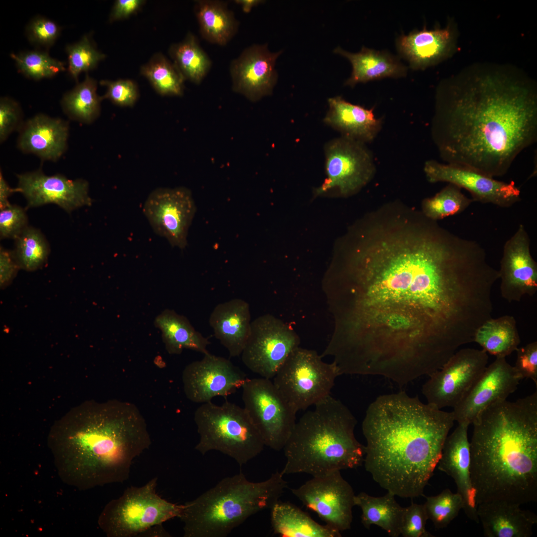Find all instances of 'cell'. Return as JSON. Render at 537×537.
Returning a JSON list of instances; mask_svg holds the SVG:
<instances>
[{"mask_svg":"<svg viewBox=\"0 0 537 537\" xmlns=\"http://www.w3.org/2000/svg\"><path fill=\"white\" fill-rule=\"evenodd\" d=\"M357 421L349 409L331 395L296 423L283 450V475L313 477L357 468L363 463L365 446L355 435Z\"/></svg>","mask_w":537,"mask_h":537,"instance_id":"6","label":"cell"},{"mask_svg":"<svg viewBox=\"0 0 537 537\" xmlns=\"http://www.w3.org/2000/svg\"><path fill=\"white\" fill-rule=\"evenodd\" d=\"M23 114L19 103L12 98L4 96L0 99V142H4L14 131H18L23 125Z\"/></svg>","mask_w":537,"mask_h":537,"instance_id":"46","label":"cell"},{"mask_svg":"<svg viewBox=\"0 0 537 537\" xmlns=\"http://www.w3.org/2000/svg\"><path fill=\"white\" fill-rule=\"evenodd\" d=\"M261 0H236L235 3L240 5L243 11L245 13L249 12L252 8L263 2Z\"/></svg>","mask_w":537,"mask_h":537,"instance_id":"52","label":"cell"},{"mask_svg":"<svg viewBox=\"0 0 537 537\" xmlns=\"http://www.w3.org/2000/svg\"><path fill=\"white\" fill-rule=\"evenodd\" d=\"M69 131L68 121L39 113L24 122L16 146L23 153L56 162L67 150Z\"/></svg>","mask_w":537,"mask_h":537,"instance_id":"24","label":"cell"},{"mask_svg":"<svg viewBox=\"0 0 537 537\" xmlns=\"http://www.w3.org/2000/svg\"><path fill=\"white\" fill-rule=\"evenodd\" d=\"M312 350H294L273 377V383L297 412L315 405L330 395L340 375L336 365L323 361Z\"/></svg>","mask_w":537,"mask_h":537,"instance_id":"10","label":"cell"},{"mask_svg":"<svg viewBox=\"0 0 537 537\" xmlns=\"http://www.w3.org/2000/svg\"><path fill=\"white\" fill-rule=\"evenodd\" d=\"M68 56V71L76 82L82 72L94 69L105 55L93 46L88 35H84L79 41L66 45Z\"/></svg>","mask_w":537,"mask_h":537,"instance_id":"42","label":"cell"},{"mask_svg":"<svg viewBox=\"0 0 537 537\" xmlns=\"http://www.w3.org/2000/svg\"><path fill=\"white\" fill-rule=\"evenodd\" d=\"M155 326L161 331L167 352L179 355L184 349L206 354L210 344L208 339L195 330L184 316L172 310H165L155 320Z\"/></svg>","mask_w":537,"mask_h":537,"instance_id":"31","label":"cell"},{"mask_svg":"<svg viewBox=\"0 0 537 537\" xmlns=\"http://www.w3.org/2000/svg\"><path fill=\"white\" fill-rule=\"evenodd\" d=\"M327 177L314 191L316 196L335 191L347 196L365 185L375 172L371 154L364 143L344 136L325 146Z\"/></svg>","mask_w":537,"mask_h":537,"instance_id":"13","label":"cell"},{"mask_svg":"<svg viewBox=\"0 0 537 537\" xmlns=\"http://www.w3.org/2000/svg\"><path fill=\"white\" fill-rule=\"evenodd\" d=\"M520 504L493 501L477 505V513L486 537H530L537 516L523 510Z\"/></svg>","mask_w":537,"mask_h":537,"instance_id":"25","label":"cell"},{"mask_svg":"<svg viewBox=\"0 0 537 537\" xmlns=\"http://www.w3.org/2000/svg\"><path fill=\"white\" fill-rule=\"evenodd\" d=\"M196 211L192 193L184 187L157 188L150 193L143 207L154 232L180 249L187 245L188 229Z\"/></svg>","mask_w":537,"mask_h":537,"instance_id":"16","label":"cell"},{"mask_svg":"<svg viewBox=\"0 0 537 537\" xmlns=\"http://www.w3.org/2000/svg\"><path fill=\"white\" fill-rule=\"evenodd\" d=\"M281 52H270L266 44L244 50L230 64L233 90L254 102L271 94L277 79L275 64Z\"/></svg>","mask_w":537,"mask_h":537,"instance_id":"22","label":"cell"},{"mask_svg":"<svg viewBox=\"0 0 537 537\" xmlns=\"http://www.w3.org/2000/svg\"><path fill=\"white\" fill-rule=\"evenodd\" d=\"M470 474L477 505L537 500V392L497 402L472 423Z\"/></svg>","mask_w":537,"mask_h":537,"instance_id":"5","label":"cell"},{"mask_svg":"<svg viewBox=\"0 0 537 537\" xmlns=\"http://www.w3.org/2000/svg\"><path fill=\"white\" fill-rule=\"evenodd\" d=\"M141 72L159 94L175 96L183 94L184 79L176 65L162 54H155L142 67Z\"/></svg>","mask_w":537,"mask_h":537,"instance_id":"37","label":"cell"},{"mask_svg":"<svg viewBox=\"0 0 537 537\" xmlns=\"http://www.w3.org/2000/svg\"><path fill=\"white\" fill-rule=\"evenodd\" d=\"M454 421L452 411L404 391L379 396L362 423L365 470L395 496L424 495Z\"/></svg>","mask_w":537,"mask_h":537,"instance_id":"3","label":"cell"},{"mask_svg":"<svg viewBox=\"0 0 537 537\" xmlns=\"http://www.w3.org/2000/svg\"><path fill=\"white\" fill-rule=\"evenodd\" d=\"M521 379V375L506 358H496L453 408L455 421L472 424L488 407L507 400L516 391Z\"/></svg>","mask_w":537,"mask_h":537,"instance_id":"19","label":"cell"},{"mask_svg":"<svg viewBox=\"0 0 537 537\" xmlns=\"http://www.w3.org/2000/svg\"><path fill=\"white\" fill-rule=\"evenodd\" d=\"M469 424L458 423V426L448 435L444 444L438 468L450 476L454 480L457 492L462 497V510L466 516L477 523L479 520L477 513L476 492L470 474V443L468 439Z\"/></svg>","mask_w":537,"mask_h":537,"instance_id":"23","label":"cell"},{"mask_svg":"<svg viewBox=\"0 0 537 537\" xmlns=\"http://www.w3.org/2000/svg\"><path fill=\"white\" fill-rule=\"evenodd\" d=\"M395 495L387 492L381 497H374L365 492L355 495V506L361 510V522L367 529L376 525L391 537L400 535V527L405 507L396 501Z\"/></svg>","mask_w":537,"mask_h":537,"instance_id":"32","label":"cell"},{"mask_svg":"<svg viewBox=\"0 0 537 537\" xmlns=\"http://www.w3.org/2000/svg\"><path fill=\"white\" fill-rule=\"evenodd\" d=\"M473 202L462 192L460 187L448 183L435 196L423 200L422 212L428 218L438 221L461 213Z\"/></svg>","mask_w":537,"mask_h":537,"instance_id":"39","label":"cell"},{"mask_svg":"<svg viewBox=\"0 0 537 537\" xmlns=\"http://www.w3.org/2000/svg\"><path fill=\"white\" fill-rule=\"evenodd\" d=\"M432 135L448 163L505 175L537 139V95L524 81L485 77L442 85Z\"/></svg>","mask_w":537,"mask_h":537,"instance_id":"2","label":"cell"},{"mask_svg":"<svg viewBox=\"0 0 537 537\" xmlns=\"http://www.w3.org/2000/svg\"><path fill=\"white\" fill-rule=\"evenodd\" d=\"M270 522L275 535L283 537H341V533L320 525L307 513L289 502L277 501L270 508Z\"/></svg>","mask_w":537,"mask_h":537,"instance_id":"30","label":"cell"},{"mask_svg":"<svg viewBox=\"0 0 537 537\" xmlns=\"http://www.w3.org/2000/svg\"><path fill=\"white\" fill-rule=\"evenodd\" d=\"M424 171L429 182H447L464 188L474 201L508 208L521 199L520 189L514 181L498 180L469 167L430 160L426 162Z\"/></svg>","mask_w":537,"mask_h":537,"instance_id":"17","label":"cell"},{"mask_svg":"<svg viewBox=\"0 0 537 537\" xmlns=\"http://www.w3.org/2000/svg\"><path fill=\"white\" fill-rule=\"evenodd\" d=\"M13 252L20 268L34 271L46 262L49 253L48 244L39 230L27 226L15 239Z\"/></svg>","mask_w":537,"mask_h":537,"instance_id":"38","label":"cell"},{"mask_svg":"<svg viewBox=\"0 0 537 537\" xmlns=\"http://www.w3.org/2000/svg\"><path fill=\"white\" fill-rule=\"evenodd\" d=\"M241 388L244 408L265 446L283 449L296 423L297 412L269 379L248 378Z\"/></svg>","mask_w":537,"mask_h":537,"instance_id":"11","label":"cell"},{"mask_svg":"<svg viewBox=\"0 0 537 537\" xmlns=\"http://www.w3.org/2000/svg\"><path fill=\"white\" fill-rule=\"evenodd\" d=\"M291 492L326 525L341 533L351 528L355 494L340 470L313 477Z\"/></svg>","mask_w":537,"mask_h":537,"instance_id":"15","label":"cell"},{"mask_svg":"<svg viewBox=\"0 0 537 537\" xmlns=\"http://www.w3.org/2000/svg\"><path fill=\"white\" fill-rule=\"evenodd\" d=\"M15 192V188H11L4 179L0 172V208H5L10 205L8 200V197Z\"/></svg>","mask_w":537,"mask_h":537,"instance_id":"51","label":"cell"},{"mask_svg":"<svg viewBox=\"0 0 537 537\" xmlns=\"http://www.w3.org/2000/svg\"><path fill=\"white\" fill-rule=\"evenodd\" d=\"M249 304L235 298L217 305L209 318L214 335L227 350L229 356H241L251 330Z\"/></svg>","mask_w":537,"mask_h":537,"instance_id":"26","label":"cell"},{"mask_svg":"<svg viewBox=\"0 0 537 537\" xmlns=\"http://www.w3.org/2000/svg\"><path fill=\"white\" fill-rule=\"evenodd\" d=\"M195 12L201 35L210 43L225 45L237 30V21L223 1L198 0Z\"/></svg>","mask_w":537,"mask_h":537,"instance_id":"33","label":"cell"},{"mask_svg":"<svg viewBox=\"0 0 537 537\" xmlns=\"http://www.w3.org/2000/svg\"><path fill=\"white\" fill-rule=\"evenodd\" d=\"M18 72L30 79L39 81L53 77L65 71L64 63L40 50L11 53Z\"/></svg>","mask_w":537,"mask_h":537,"instance_id":"40","label":"cell"},{"mask_svg":"<svg viewBox=\"0 0 537 537\" xmlns=\"http://www.w3.org/2000/svg\"><path fill=\"white\" fill-rule=\"evenodd\" d=\"M20 266L13 252L0 247V285L3 288L11 282Z\"/></svg>","mask_w":537,"mask_h":537,"instance_id":"49","label":"cell"},{"mask_svg":"<svg viewBox=\"0 0 537 537\" xmlns=\"http://www.w3.org/2000/svg\"><path fill=\"white\" fill-rule=\"evenodd\" d=\"M157 477L140 487L130 486L121 496L109 501L98 519L100 529L109 537H131L174 518H179L183 504L168 501L156 492Z\"/></svg>","mask_w":537,"mask_h":537,"instance_id":"9","label":"cell"},{"mask_svg":"<svg viewBox=\"0 0 537 537\" xmlns=\"http://www.w3.org/2000/svg\"><path fill=\"white\" fill-rule=\"evenodd\" d=\"M428 518L424 505L412 502L405 507L402 516L400 535L403 537H433L426 529Z\"/></svg>","mask_w":537,"mask_h":537,"instance_id":"44","label":"cell"},{"mask_svg":"<svg viewBox=\"0 0 537 537\" xmlns=\"http://www.w3.org/2000/svg\"><path fill=\"white\" fill-rule=\"evenodd\" d=\"M280 472L252 482L239 473L221 479L195 499L183 504L179 517L184 537H226L250 516L279 501L287 483Z\"/></svg>","mask_w":537,"mask_h":537,"instance_id":"7","label":"cell"},{"mask_svg":"<svg viewBox=\"0 0 537 537\" xmlns=\"http://www.w3.org/2000/svg\"><path fill=\"white\" fill-rule=\"evenodd\" d=\"M474 342L487 353L496 358H506L516 351L520 343L515 318L504 315L489 319L476 330Z\"/></svg>","mask_w":537,"mask_h":537,"instance_id":"34","label":"cell"},{"mask_svg":"<svg viewBox=\"0 0 537 537\" xmlns=\"http://www.w3.org/2000/svg\"><path fill=\"white\" fill-rule=\"evenodd\" d=\"M194 420L199 435L195 449L202 455L218 451L241 466L258 455L265 446L244 407L229 401L220 405L211 401L202 404L195 411Z\"/></svg>","mask_w":537,"mask_h":537,"instance_id":"8","label":"cell"},{"mask_svg":"<svg viewBox=\"0 0 537 537\" xmlns=\"http://www.w3.org/2000/svg\"><path fill=\"white\" fill-rule=\"evenodd\" d=\"M25 210L16 205H9L0 212V235L1 239H15L28 226Z\"/></svg>","mask_w":537,"mask_h":537,"instance_id":"47","label":"cell"},{"mask_svg":"<svg viewBox=\"0 0 537 537\" xmlns=\"http://www.w3.org/2000/svg\"><path fill=\"white\" fill-rule=\"evenodd\" d=\"M514 367L522 379H532L537 385V342L530 343L518 348Z\"/></svg>","mask_w":537,"mask_h":537,"instance_id":"48","label":"cell"},{"mask_svg":"<svg viewBox=\"0 0 537 537\" xmlns=\"http://www.w3.org/2000/svg\"><path fill=\"white\" fill-rule=\"evenodd\" d=\"M348 59L353 71L345 85L351 87L359 83L385 78H399L406 75L407 68L398 58L384 51L362 47L360 51L353 53L338 47L334 51Z\"/></svg>","mask_w":537,"mask_h":537,"instance_id":"29","label":"cell"},{"mask_svg":"<svg viewBox=\"0 0 537 537\" xmlns=\"http://www.w3.org/2000/svg\"><path fill=\"white\" fill-rule=\"evenodd\" d=\"M142 0H117L111 9L109 20H115L127 18L136 13L143 4Z\"/></svg>","mask_w":537,"mask_h":537,"instance_id":"50","label":"cell"},{"mask_svg":"<svg viewBox=\"0 0 537 537\" xmlns=\"http://www.w3.org/2000/svg\"><path fill=\"white\" fill-rule=\"evenodd\" d=\"M424 505L428 520H430L437 529L446 528L463 509L461 496L454 493L449 489L433 496H426Z\"/></svg>","mask_w":537,"mask_h":537,"instance_id":"41","label":"cell"},{"mask_svg":"<svg viewBox=\"0 0 537 537\" xmlns=\"http://www.w3.org/2000/svg\"><path fill=\"white\" fill-rule=\"evenodd\" d=\"M329 110L324 122L342 134L362 143L371 141L380 129L381 122L372 109L352 104L341 96L328 99Z\"/></svg>","mask_w":537,"mask_h":537,"instance_id":"28","label":"cell"},{"mask_svg":"<svg viewBox=\"0 0 537 537\" xmlns=\"http://www.w3.org/2000/svg\"><path fill=\"white\" fill-rule=\"evenodd\" d=\"M452 44V34L448 27L413 31L402 34L396 42L399 53L414 70L425 69L447 58Z\"/></svg>","mask_w":537,"mask_h":537,"instance_id":"27","label":"cell"},{"mask_svg":"<svg viewBox=\"0 0 537 537\" xmlns=\"http://www.w3.org/2000/svg\"><path fill=\"white\" fill-rule=\"evenodd\" d=\"M170 53L183 78L199 84L209 71L211 61L195 37L188 33L181 42L171 47Z\"/></svg>","mask_w":537,"mask_h":537,"instance_id":"36","label":"cell"},{"mask_svg":"<svg viewBox=\"0 0 537 537\" xmlns=\"http://www.w3.org/2000/svg\"><path fill=\"white\" fill-rule=\"evenodd\" d=\"M531 240L523 224L505 243L498 270L502 297L519 302L537 291V263L531 253Z\"/></svg>","mask_w":537,"mask_h":537,"instance_id":"21","label":"cell"},{"mask_svg":"<svg viewBox=\"0 0 537 537\" xmlns=\"http://www.w3.org/2000/svg\"><path fill=\"white\" fill-rule=\"evenodd\" d=\"M61 30V27L54 21L42 16H37L27 24L25 31L31 44L47 50L54 44Z\"/></svg>","mask_w":537,"mask_h":537,"instance_id":"43","label":"cell"},{"mask_svg":"<svg viewBox=\"0 0 537 537\" xmlns=\"http://www.w3.org/2000/svg\"><path fill=\"white\" fill-rule=\"evenodd\" d=\"M48 445L62 481L88 490L128 480L133 461L149 448L151 440L135 405L93 400L55 423Z\"/></svg>","mask_w":537,"mask_h":537,"instance_id":"4","label":"cell"},{"mask_svg":"<svg viewBox=\"0 0 537 537\" xmlns=\"http://www.w3.org/2000/svg\"><path fill=\"white\" fill-rule=\"evenodd\" d=\"M248 378L229 359L209 353L186 365L182 374L185 396L202 404L216 396L227 397L241 388Z\"/></svg>","mask_w":537,"mask_h":537,"instance_id":"18","label":"cell"},{"mask_svg":"<svg viewBox=\"0 0 537 537\" xmlns=\"http://www.w3.org/2000/svg\"><path fill=\"white\" fill-rule=\"evenodd\" d=\"M488 356L483 350H458L439 370L431 374L422 392L427 403L437 408H453L487 366Z\"/></svg>","mask_w":537,"mask_h":537,"instance_id":"14","label":"cell"},{"mask_svg":"<svg viewBox=\"0 0 537 537\" xmlns=\"http://www.w3.org/2000/svg\"><path fill=\"white\" fill-rule=\"evenodd\" d=\"M97 86L96 81L87 74L83 82L64 94L61 105L69 119L89 124L98 117L102 99L97 93Z\"/></svg>","mask_w":537,"mask_h":537,"instance_id":"35","label":"cell"},{"mask_svg":"<svg viewBox=\"0 0 537 537\" xmlns=\"http://www.w3.org/2000/svg\"><path fill=\"white\" fill-rule=\"evenodd\" d=\"M300 344L299 337L289 325L265 314L252 321L241 359L252 372L270 379Z\"/></svg>","mask_w":537,"mask_h":537,"instance_id":"12","label":"cell"},{"mask_svg":"<svg viewBox=\"0 0 537 537\" xmlns=\"http://www.w3.org/2000/svg\"><path fill=\"white\" fill-rule=\"evenodd\" d=\"M324 291L336 354L361 375L403 385L473 341L486 290L476 257L432 227L380 226L343 258Z\"/></svg>","mask_w":537,"mask_h":537,"instance_id":"1","label":"cell"},{"mask_svg":"<svg viewBox=\"0 0 537 537\" xmlns=\"http://www.w3.org/2000/svg\"><path fill=\"white\" fill-rule=\"evenodd\" d=\"M99 84L106 88V92L101 96L102 100L108 99L120 106H132L137 99L139 94L137 87L130 80H103Z\"/></svg>","mask_w":537,"mask_h":537,"instance_id":"45","label":"cell"},{"mask_svg":"<svg viewBox=\"0 0 537 537\" xmlns=\"http://www.w3.org/2000/svg\"><path fill=\"white\" fill-rule=\"evenodd\" d=\"M16 177L18 185L15 191L23 195L28 207L53 203L70 213L92 203L89 184L85 179L72 180L59 174L47 176L41 168L17 174Z\"/></svg>","mask_w":537,"mask_h":537,"instance_id":"20","label":"cell"}]
</instances>
